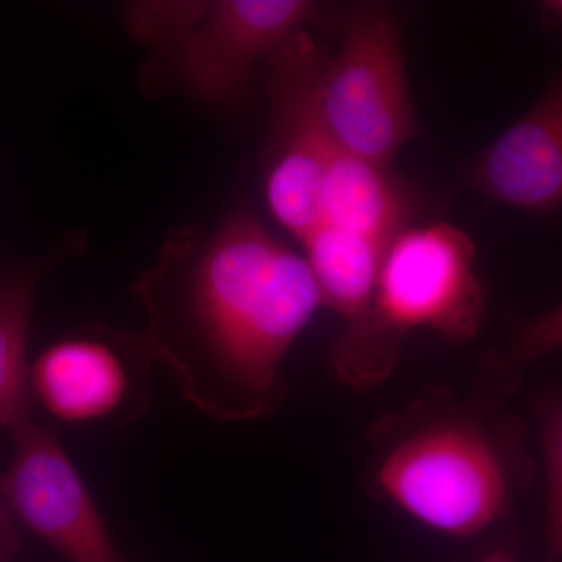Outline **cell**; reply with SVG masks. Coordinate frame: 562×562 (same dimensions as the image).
I'll return each instance as SVG.
<instances>
[{"label": "cell", "mask_w": 562, "mask_h": 562, "mask_svg": "<svg viewBox=\"0 0 562 562\" xmlns=\"http://www.w3.org/2000/svg\"><path fill=\"white\" fill-rule=\"evenodd\" d=\"M482 562H516L513 560L512 554L505 552V550H495L487 554Z\"/></svg>", "instance_id": "obj_17"}, {"label": "cell", "mask_w": 562, "mask_h": 562, "mask_svg": "<svg viewBox=\"0 0 562 562\" xmlns=\"http://www.w3.org/2000/svg\"><path fill=\"white\" fill-rule=\"evenodd\" d=\"M32 397L68 424L131 420L147 408V380L120 342L99 333L46 347L29 371Z\"/></svg>", "instance_id": "obj_9"}, {"label": "cell", "mask_w": 562, "mask_h": 562, "mask_svg": "<svg viewBox=\"0 0 562 562\" xmlns=\"http://www.w3.org/2000/svg\"><path fill=\"white\" fill-rule=\"evenodd\" d=\"M465 183L492 202L549 214L562 206V72L522 117L469 165Z\"/></svg>", "instance_id": "obj_10"}, {"label": "cell", "mask_w": 562, "mask_h": 562, "mask_svg": "<svg viewBox=\"0 0 562 562\" xmlns=\"http://www.w3.org/2000/svg\"><path fill=\"white\" fill-rule=\"evenodd\" d=\"M547 465V550L549 561L562 560V402L547 409L542 420Z\"/></svg>", "instance_id": "obj_14"}, {"label": "cell", "mask_w": 562, "mask_h": 562, "mask_svg": "<svg viewBox=\"0 0 562 562\" xmlns=\"http://www.w3.org/2000/svg\"><path fill=\"white\" fill-rule=\"evenodd\" d=\"M331 25L341 46L322 70V117L344 150L391 169L419 132L397 16L382 3H361L339 10Z\"/></svg>", "instance_id": "obj_4"}, {"label": "cell", "mask_w": 562, "mask_h": 562, "mask_svg": "<svg viewBox=\"0 0 562 562\" xmlns=\"http://www.w3.org/2000/svg\"><path fill=\"white\" fill-rule=\"evenodd\" d=\"M471 236L447 222L408 225L383 250L376 308L384 327L403 339L430 328L447 341H471L486 312V288L475 272Z\"/></svg>", "instance_id": "obj_6"}, {"label": "cell", "mask_w": 562, "mask_h": 562, "mask_svg": "<svg viewBox=\"0 0 562 562\" xmlns=\"http://www.w3.org/2000/svg\"><path fill=\"white\" fill-rule=\"evenodd\" d=\"M416 205L408 181L336 143L322 183L319 227L387 244L412 225Z\"/></svg>", "instance_id": "obj_11"}, {"label": "cell", "mask_w": 562, "mask_h": 562, "mask_svg": "<svg viewBox=\"0 0 562 562\" xmlns=\"http://www.w3.org/2000/svg\"><path fill=\"white\" fill-rule=\"evenodd\" d=\"M541 10L546 20L550 24L562 25V0H547L541 3Z\"/></svg>", "instance_id": "obj_16"}, {"label": "cell", "mask_w": 562, "mask_h": 562, "mask_svg": "<svg viewBox=\"0 0 562 562\" xmlns=\"http://www.w3.org/2000/svg\"><path fill=\"white\" fill-rule=\"evenodd\" d=\"M479 397L420 394L376 422L373 480L419 522L468 538L501 519L512 494L505 447Z\"/></svg>", "instance_id": "obj_2"}, {"label": "cell", "mask_w": 562, "mask_h": 562, "mask_svg": "<svg viewBox=\"0 0 562 562\" xmlns=\"http://www.w3.org/2000/svg\"><path fill=\"white\" fill-rule=\"evenodd\" d=\"M327 18L324 5L308 0L136 3L127 9L132 31L171 54L181 85L217 105L241 101L261 58Z\"/></svg>", "instance_id": "obj_3"}, {"label": "cell", "mask_w": 562, "mask_h": 562, "mask_svg": "<svg viewBox=\"0 0 562 562\" xmlns=\"http://www.w3.org/2000/svg\"><path fill=\"white\" fill-rule=\"evenodd\" d=\"M38 283L33 269L0 279V427L10 435L33 422L27 344Z\"/></svg>", "instance_id": "obj_12"}, {"label": "cell", "mask_w": 562, "mask_h": 562, "mask_svg": "<svg viewBox=\"0 0 562 562\" xmlns=\"http://www.w3.org/2000/svg\"><path fill=\"white\" fill-rule=\"evenodd\" d=\"M302 244L322 305L344 321L342 335L330 351L333 371L355 390L380 386L398 361L402 347L376 308L386 244L330 227L316 228Z\"/></svg>", "instance_id": "obj_7"}, {"label": "cell", "mask_w": 562, "mask_h": 562, "mask_svg": "<svg viewBox=\"0 0 562 562\" xmlns=\"http://www.w3.org/2000/svg\"><path fill=\"white\" fill-rule=\"evenodd\" d=\"M562 349V303L531 319L520 321L508 346L490 355L486 373L498 390H512L517 375L532 361Z\"/></svg>", "instance_id": "obj_13"}, {"label": "cell", "mask_w": 562, "mask_h": 562, "mask_svg": "<svg viewBox=\"0 0 562 562\" xmlns=\"http://www.w3.org/2000/svg\"><path fill=\"white\" fill-rule=\"evenodd\" d=\"M11 517L13 514L0 491V562H11L14 549H16V531H14Z\"/></svg>", "instance_id": "obj_15"}, {"label": "cell", "mask_w": 562, "mask_h": 562, "mask_svg": "<svg viewBox=\"0 0 562 562\" xmlns=\"http://www.w3.org/2000/svg\"><path fill=\"white\" fill-rule=\"evenodd\" d=\"M11 439L13 458L0 480L11 514L70 562H122L57 435L32 422Z\"/></svg>", "instance_id": "obj_8"}, {"label": "cell", "mask_w": 562, "mask_h": 562, "mask_svg": "<svg viewBox=\"0 0 562 562\" xmlns=\"http://www.w3.org/2000/svg\"><path fill=\"white\" fill-rule=\"evenodd\" d=\"M149 312L146 347L181 395L222 422L260 419L286 397L281 362L322 299L305 255L247 210L209 246L139 286Z\"/></svg>", "instance_id": "obj_1"}, {"label": "cell", "mask_w": 562, "mask_h": 562, "mask_svg": "<svg viewBox=\"0 0 562 562\" xmlns=\"http://www.w3.org/2000/svg\"><path fill=\"white\" fill-rule=\"evenodd\" d=\"M266 61L271 95L266 203L273 220L303 243L321 225L322 183L336 146L317 98L327 55L308 31H301Z\"/></svg>", "instance_id": "obj_5"}]
</instances>
